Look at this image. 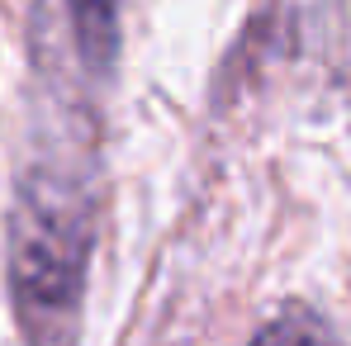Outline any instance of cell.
<instances>
[{"mask_svg":"<svg viewBox=\"0 0 351 346\" xmlns=\"http://www.w3.org/2000/svg\"><path fill=\"white\" fill-rule=\"evenodd\" d=\"M252 346H337V337L313 318V313H280L276 323H266Z\"/></svg>","mask_w":351,"mask_h":346,"instance_id":"3957f363","label":"cell"},{"mask_svg":"<svg viewBox=\"0 0 351 346\" xmlns=\"http://www.w3.org/2000/svg\"><path fill=\"white\" fill-rule=\"evenodd\" d=\"M123 5L128 0H62V19L71 34V53L86 76L105 81L123 48Z\"/></svg>","mask_w":351,"mask_h":346,"instance_id":"7a4b0ae2","label":"cell"},{"mask_svg":"<svg viewBox=\"0 0 351 346\" xmlns=\"http://www.w3.org/2000/svg\"><path fill=\"white\" fill-rule=\"evenodd\" d=\"M95 143L81 123L48 128L14 180L10 299L29 346H71L95 247Z\"/></svg>","mask_w":351,"mask_h":346,"instance_id":"6da1fadb","label":"cell"}]
</instances>
